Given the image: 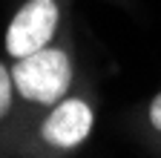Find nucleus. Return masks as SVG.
Here are the masks:
<instances>
[{
    "mask_svg": "<svg viewBox=\"0 0 161 158\" xmlns=\"http://www.w3.org/2000/svg\"><path fill=\"white\" fill-rule=\"evenodd\" d=\"M98 124V95L89 81H80L64 101L0 144V158H72L84 147Z\"/></svg>",
    "mask_w": 161,
    "mask_h": 158,
    "instance_id": "1",
    "label": "nucleus"
},
{
    "mask_svg": "<svg viewBox=\"0 0 161 158\" xmlns=\"http://www.w3.org/2000/svg\"><path fill=\"white\" fill-rule=\"evenodd\" d=\"M9 63H12V81H14V89L20 98V121H17L14 132L9 138H3L0 144L20 135L40 112H46L58 101H64L80 84L72 29H66L55 43L43 46L40 52H32L20 61H9Z\"/></svg>",
    "mask_w": 161,
    "mask_h": 158,
    "instance_id": "2",
    "label": "nucleus"
},
{
    "mask_svg": "<svg viewBox=\"0 0 161 158\" xmlns=\"http://www.w3.org/2000/svg\"><path fill=\"white\" fill-rule=\"evenodd\" d=\"M69 6L72 0H20L3 32L6 57L20 61L55 43L69 29Z\"/></svg>",
    "mask_w": 161,
    "mask_h": 158,
    "instance_id": "3",
    "label": "nucleus"
},
{
    "mask_svg": "<svg viewBox=\"0 0 161 158\" xmlns=\"http://www.w3.org/2000/svg\"><path fill=\"white\" fill-rule=\"evenodd\" d=\"M20 121V98L12 81V63L0 57V141L14 132Z\"/></svg>",
    "mask_w": 161,
    "mask_h": 158,
    "instance_id": "4",
    "label": "nucleus"
},
{
    "mask_svg": "<svg viewBox=\"0 0 161 158\" xmlns=\"http://www.w3.org/2000/svg\"><path fill=\"white\" fill-rule=\"evenodd\" d=\"M141 132L161 152V89L141 106Z\"/></svg>",
    "mask_w": 161,
    "mask_h": 158,
    "instance_id": "5",
    "label": "nucleus"
},
{
    "mask_svg": "<svg viewBox=\"0 0 161 158\" xmlns=\"http://www.w3.org/2000/svg\"><path fill=\"white\" fill-rule=\"evenodd\" d=\"M112 3H121V6H132V0H112Z\"/></svg>",
    "mask_w": 161,
    "mask_h": 158,
    "instance_id": "6",
    "label": "nucleus"
}]
</instances>
